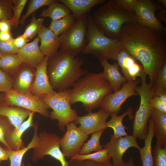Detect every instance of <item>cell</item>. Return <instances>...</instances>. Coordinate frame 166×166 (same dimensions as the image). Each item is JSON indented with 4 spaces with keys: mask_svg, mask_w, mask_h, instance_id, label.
Wrapping results in <instances>:
<instances>
[{
    "mask_svg": "<svg viewBox=\"0 0 166 166\" xmlns=\"http://www.w3.org/2000/svg\"><path fill=\"white\" fill-rule=\"evenodd\" d=\"M69 166H102V164L90 160H77L70 159Z\"/></svg>",
    "mask_w": 166,
    "mask_h": 166,
    "instance_id": "ee69618b",
    "label": "cell"
},
{
    "mask_svg": "<svg viewBox=\"0 0 166 166\" xmlns=\"http://www.w3.org/2000/svg\"><path fill=\"white\" fill-rule=\"evenodd\" d=\"M49 58L47 56H45L42 62L35 68V78L30 90L32 94L42 97L56 92L50 83L48 75Z\"/></svg>",
    "mask_w": 166,
    "mask_h": 166,
    "instance_id": "2e32d148",
    "label": "cell"
},
{
    "mask_svg": "<svg viewBox=\"0 0 166 166\" xmlns=\"http://www.w3.org/2000/svg\"><path fill=\"white\" fill-rule=\"evenodd\" d=\"M84 60L60 50L49 58L47 73L50 83L58 92L72 87L75 82L88 70L83 69Z\"/></svg>",
    "mask_w": 166,
    "mask_h": 166,
    "instance_id": "3957f363",
    "label": "cell"
},
{
    "mask_svg": "<svg viewBox=\"0 0 166 166\" xmlns=\"http://www.w3.org/2000/svg\"><path fill=\"white\" fill-rule=\"evenodd\" d=\"M41 42L40 49L44 56L49 57L55 55L61 47L59 36H56L48 27L43 26L38 33Z\"/></svg>",
    "mask_w": 166,
    "mask_h": 166,
    "instance_id": "44dd1931",
    "label": "cell"
},
{
    "mask_svg": "<svg viewBox=\"0 0 166 166\" xmlns=\"http://www.w3.org/2000/svg\"><path fill=\"white\" fill-rule=\"evenodd\" d=\"M13 39L11 32L0 31V41H6Z\"/></svg>",
    "mask_w": 166,
    "mask_h": 166,
    "instance_id": "681fc988",
    "label": "cell"
},
{
    "mask_svg": "<svg viewBox=\"0 0 166 166\" xmlns=\"http://www.w3.org/2000/svg\"><path fill=\"white\" fill-rule=\"evenodd\" d=\"M148 130L147 136L144 140V147L139 151L140 160L142 166H153L152 150V143L154 136V123L153 117L151 115L149 120Z\"/></svg>",
    "mask_w": 166,
    "mask_h": 166,
    "instance_id": "4316f807",
    "label": "cell"
},
{
    "mask_svg": "<svg viewBox=\"0 0 166 166\" xmlns=\"http://www.w3.org/2000/svg\"><path fill=\"white\" fill-rule=\"evenodd\" d=\"M27 1V0H13L14 5L13 9V14L10 20L13 26L18 27L22 13Z\"/></svg>",
    "mask_w": 166,
    "mask_h": 166,
    "instance_id": "74e56055",
    "label": "cell"
},
{
    "mask_svg": "<svg viewBox=\"0 0 166 166\" xmlns=\"http://www.w3.org/2000/svg\"><path fill=\"white\" fill-rule=\"evenodd\" d=\"M30 111L16 106H11L0 101V115L6 117L14 128L19 127L29 117Z\"/></svg>",
    "mask_w": 166,
    "mask_h": 166,
    "instance_id": "603a6c76",
    "label": "cell"
},
{
    "mask_svg": "<svg viewBox=\"0 0 166 166\" xmlns=\"http://www.w3.org/2000/svg\"><path fill=\"white\" fill-rule=\"evenodd\" d=\"M35 72L34 67L22 62L13 76L12 89L22 93H30V90L35 78Z\"/></svg>",
    "mask_w": 166,
    "mask_h": 166,
    "instance_id": "ac0fdd59",
    "label": "cell"
},
{
    "mask_svg": "<svg viewBox=\"0 0 166 166\" xmlns=\"http://www.w3.org/2000/svg\"><path fill=\"white\" fill-rule=\"evenodd\" d=\"M116 60L128 81L135 80L137 77H140L145 73L142 65L139 64L124 48L119 53Z\"/></svg>",
    "mask_w": 166,
    "mask_h": 166,
    "instance_id": "e0dca14e",
    "label": "cell"
},
{
    "mask_svg": "<svg viewBox=\"0 0 166 166\" xmlns=\"http://www.w3.org/2000/svg\"><path fill=\"white\" fill-rule=\"evenodd\" d=\"M38 37L31 42L27 43L19 49L17 54L22 62L28 64L36 68L43 61L44 56L41 51Z\"/></svg>",
    "mask_w": 166,
    "mask_h": 166,
    "instance_id": "ffe728a7",
    "label": "cell"
},
{
    "mask_svg": "<svg viewBox=\"0 0 166 166\" xmlns=\"http://www.w3.org/2000/svg\"><path fill=\"white\" fill-rule=\"evenodd\" d=\"M39 125L38 123L34 124L33 127L34 133L32 139L27 145L20 150L13 151L6 148L8 159L10 161V166H21L24 154L31 149L36 146L38 140Z\"/></svg>",
    "mask_w": 166,
    "mask_h": 166,
    "instance_id": "484cf974",
    "label": "cell"
},
{
    "mask_svg": "<svg viewBox=\"0 0 166 166\" xmlns=\"http://www.w3.org/2000/svg\"><path fill=\"white\" fill-rule=\"evenodd\" d=\"M87 44L82 52L91 54L99 60H116L120 51L124 48L119 39H112L105 36L96 27L91 18L87 17Z\"/></svg>",
    "mask_w": 166,
    "mask_h": 166,
    "instance_id": "5b68a950",
    "label": "cell"
},
{
    "mask_svg": "<svg viewBox=\"0 0 166 166\" xmlns=\"http://www.w3.org/2000/svg\"><path fill=\"white\" fill-rule=\"evenodd\" d=\"M61 137L55 133H49L46 131L38 134V140L31 156L32 160L36 162L49 155L59 161L61 166H69V162L60 149Z\"/></svg>",
    "mask_w": 166,
    "mask_h": 166,
    "instance_id": "9c48e42d",
    "label": "cell"
},
{
    "mask_svg": "<svg viewBox=\"0 0 166 166\" xmlns=\"http://www.w3.org/2000/svg\"><path fill=\"white\" fill-rule=\"evenodd\" d=\"M44 20V18H36L34 13H33L30 23L27 26L22 35L29 41L32 39L43 26L42 24Z\"/></svg>",
    "mask_w": 166,
    "mask_h": 166,
    "instance_id": "e575fe53",
    "label": "cell"
},
{
    "mask_svg": "<svg viewBox=\"0 0 166 166\" xmlns=\"http://www.w3.org/2000/svg\"><path fill=\"white\" fill-rule=\"evenodd\" d=\"M111 159L108 153V150L105 148L93 153L85 155L77 154L70 159L77 160H90L101 164L105 163Z\"/></svg>",
    "mask_w": 166,
    "mask_h": 166,
    "instance_id": "d6a6232c",
    "label": "cell"
},
{
    "mask_svg": "<svg viewBox=\"0 0 166 166\" xmlns=\"http://www.w3.org/2000/svg\"><path fill=\"white\" fill-rule=\"evenodd\" d=\"M147 75L144 73L141 76V85L137 86L135 89L140 96V103L134 116L132 131V135L136 138L144 140L148 134V122L152 110L151 101L153 97V91L151 84H148L146 82Z\"/></svg>",
    "mask_w": 166,
    "mask_h": 166,
    "instance_id": "8992f818",
    "label": "cell"
},
{
    "mask_svg": "<svg viewBox=\"0 0 166 166\" xmlns=\"http://www.w3.org/2000/svg\"><path fill=\"white\" fill-rule=\"evenodd\" d=\"M160 6V7L158 10L157 12V19L160 21H163L165 23H166V9L162 5L158 3Z\"/></svg>",
    "mask_w": 166,
    "mask_h": 166,
    "instance_id": "c3c4849f",
    "label": "cell"
},
{
    "mask_svg": "<svg viewBox=\"0 0 166 166\" xmlns=\"http://www.w3.org/2000/svg\"><path fill=\"white\" fill-rule=\"evenodd\" d=\"M13 128L14 127L6 117L0 115V142L8 149V146L5 138V135L8 130Z\"/></svg>",
    "mask_w": 166,
    "mask_h": 166,
    "instance_id": "60d3db41",
    "label": "cell"
},
{
    "mask_svg": "<svg viewBox=\"0 0 166 166\" xmlns=\"http://www.w3.org/2000/svg\"><path fill=\"white\" fill-rule=\"evenodd\" d=\"M113 92L102 73H88L78 79L71 89L70 103L81 102L85 110L89 112L101 107L105 97Z\"/></svg>",
    "mask_w": 166,
    "mask_h": 166,
    "instance_id": "7a4b0ae2",
    "label": "cell"
},
{
    "mask_svg": "<svg viewBox=\"0 0 166 166\" xmlns=\"http://www.w3.org/2000/svg\"><path fill=\"white\" fill-rule=\"evenodd\" d=\"M157 2L163 6L165 8H166V0H159Z\"/></svg>",
    "mask_w": 166,
    "mask_h": 166,
    "instance_id": "db71d44e",
    "label": "cell"
},
{
    "mask_svg": "<svg viewBox=\"0 0 166 166\" xmlns=\"http://www.w3.org/2000/svg\"><path fill=\"white\" fill-rule=\"evenodd\" d=\"M54 0H31L28 2V6L26 13L21 17L19 23L23 25L27 18L40 8L44 6H49Z\"/></svg>",
    "mask_w": 166,
    "mask_h": 166,
    "instance_id": "d590c367",
    "label": "cell"
},
{
    "mask_svg": "<svg viewBox=\"0 0 166 166\" xmlns=\"http://www.w3.org/2000/svg\"><path fill=\"white\" fill-rule=\"evenodd\" d=\"M157 96L164 104L166 105V91L157 92L153 93V96Z\"/></svg>",
    "mask_w": 166,
    "mask_h": 166,
    "instance_id": "f907efd6",
    "label": "cell"
},
{
    "mask_svg": "<svg viewBox=\"0 0 166 166\" xmlns=\"http://www.w3.org/2000/svg\"><path fill=\"white\" fill-rule=\"evenodd\" d=\"M69 9L76 20L82 17L95 6L105 2V0H59Z\"/></svg>",
    "mask_w": 166,
    "mask_h": 166,
    "instance_id": "cb8c5ba5",
    "label": "cell"
},
{
    "mask_svg": "<svg viewBox=\"0 0 166 166\" xmlns=\"http://www.w3.org/2000/svg\"><path fill=\"white\" fill-rule=\"evenodd\" d=\"M3 55H2V54L0 53V58Z\"/></svg>",
    "mask_w": 166,
    "mask_h": 166,
    "instance_id": "680465c9",
    "label": "cell"
},
{
    "mask_svg": "<svg viewBox=\"0 0 166 166\" xmlns=\"http://www.w3.org/2000/svg\"><path fill=\"white\" fill-rule=\"evenodd\" d=\"M3 101V95H0V101Z\"/></svg>",
    "mask_w": 166,
    "mask_h": 166,
    "instance_id": "9f6ffc18",
    "label": "cell"
},
{
    "mask_svg": "<svg viewBox=\"0 0 166 166\" xmlns=\"http://www.w3.org/2000/svg\"><path fill=\"white\" fill-rule=\"evenodd\" d=\"M136 139L133 135L116 138L111 136L110 141L103 147L108 150L109 156L112 159L113 165L124 166L125 163L123 156L128 148L134 147L139 151L140 150L141 148L138 144Z\"/></svg>",
    "mask_w": 166,
    "mask_h": 166,
    "instance_id": "5bb4252c",
    "label": "cell"
},
{
    "mask_svg": "<svg viewBox=\"0 0 166 166\" xmlns=\"http://www.w3.org/2000/svg\"><path fill=\"white\" fill-rule=\"evenodd\" d=\"M111 119L105 124L106 128H110L113 130V134L112 135L114 138L121 136H126L128 135L125 131L126 127L122 123V121L124 117L128 116L129 119L132 120L134 119L133 115V109L132 107H129L128 109L121 115L113 113L110 114Z\"/></svg>",
    "mask_w": 166,
    "mask_h": 166,
    "instance_id": "d4e9b609",
    "label": "cell"
},
{
    "mask_svg": "<svg viewBox=\"0 0 166 166\" xmlns=\"http://www.w3.org/2000/svg\"><path fill=\"white\" fill-rule=\"evenodd\" d=\"M96 27L105 36L119 39L123 25L126 22H137L134 12L127 11L116 5L113 0L109 1L91 14Z\"/></svg>",
    "mask_w": 166,
    "mask_h": 166,
    "instance_id": "277c9868",
    "label": "cell"
},
{
    "mask_svg": "<svg viewBox=\"0 0 166 166\" xmlns=\"http://www.w3.org/2000/svg\"><path fill=\"white\" fill-rule=\"evenodd\" d=\"M152 153L153 166H166V148H162L156 142Z\"/></svg>",
    "mask_w": 166,
    "mask_h": 166,
    "instance_id": "8d00e7d4",
    "label": "cell"
},
{
    "mask_svg": "<svg viewBox=\"0 0 166 166\" xmlns=\"http://www.w3.org/2000/svg\"><path fill=\"white\" fill-rule=\"evenodd\" d=\"M8 159V154L6 149L4 148L0 145V162L2 160H7Z\"/></svg>",
    "mask_w": 166,
    "mask_h": 166,
    "instance_id": "816d5d0a",
    "label": "cell"
},
{
    "mask_svg": "<svg viewBox=\"0 0 166 166\" xmlns=\"http://www.w3.org/2000/svg\"><path fill=\"white\" fill-rule=\"evenodd\" d=\"M160 7V5L154 1L137 0L134 11L138 23L158 32L166 34V28L157 18L155 12Z\"/></svg>",
    "mask_w": 166,
    "mask_h": 166,
    "instance_id": "8fae6325",
    "label": "cell"
},
{
    "mask_svg": "<svg viewBox=\"0 0 166 166\" xmlns=\"http://www.w3.org/2000/svg\"><path fill=\"white\" fill-rule=\"evenodd\" d=\"M124 166H136L134 162L132 157H131L128 160L125 164Z\"/></svg>",
    "mask_w": 166,
    "mask_h": 166,
    "instance_id": "f5cc1de1",
    "label": "cell"
},
{
    "mask_svg": "<svg viewBox=\"0 0 166 166\" xmlns=\"http://www.w3.org/2000/svg\"><path fill=\"white\" fill-rule=\"evenodd\" d=\"M18 50L14 45L13 40L6 41H0V53L2 55L17 54Z\"/></svg>",
    "mask_w": 166,
    "mask_h": 166,
    "instance_id": "b9f144b4",
    "label": "cell"
},
{
    "mask_svg": "<svg viewBox=\"0 0 166 166\" xmlns=\"http://www.w3.org/2000/svg\"><path fill=\"white\" fill-rule=\"evenodd\" d=\"M154 123V136L156 142L162 148H166V113L152 108V113Z\"/></svg>",
    "mask_w": 166,
    "mask_h": 166,
    "instance_id": "83f0119b",
    "label": "cell"
},
{
    "mask_svg": "<svg viewBox=\"0 0 166 166\" xmlns=\"http://www.w3.org/2000/svg\"><path fill=\"white\" fill-rule=\"evenodd\" d=\"M26 166H32L29 163H28Z\"/></svg>",
    "mask_w": 166,
    "mask_h": 166,
    "instance_id": "6f0895ef",
    "label": "cell"
},
{
    "mask_svg": "<svg viewBox=\"0 0 166 166\" xmlns=\"http://www.w3.org/2000/svg\"><path fill=\"white\" fill-rule=\"evenodd\" d=\"M76 20L71 13L59 19L52 21L49 28L56 36H59L68 30Z\"/></svg>",
    "mask_w": 166,
    "mask_h": 166,
    "instance_id": "4dcf8cb0",
    "label": "cell"
},
{
    "mask_svg": "<svg viewBox=\"0 0 166 166\" xmlns=\"http://www.w3.org/2000/svg\"><path fill=\"white\" fill-rule=\"evenodd\" d=\"M119 39L141 63L151 83L166 60V34L138 22H128L123 25Z\"/></svg>",
    "mask_w": 166,
    "mask_h": 166,
    "instance_id": "6da1fadb",
    "label": "cell"
},
{
    "mask_svg": "<svg viewBox=\"0 0 166 166\" xmlns=\"http://www.w3.org/2000/svg\"><path fill=\"white\" fill-rule=\"evenodd\" d=\"M140 81L138 79L127 81L124 83L119 90L105 97L101 108L106 110L109 115L113 113L117 114L121 110L122 104L127 98L132 96L138 95L135 89Z\"/></svg>",
    "mask_w": 166,
    "mask_h": 166,
    "instance_id": "4fadbf2b",
    "label": "cell"
},
{
    "mask_svg": "<svg viewBox=\"0 0 166 166\" xmlns=\"http://www.w3.org/2000/svg\"><path fill=\"white\" fill-rule=\"evenodd\" d=\"M102 166H116L113 165L110 160H109L105 163L102 164Z\"/></svg>",
    "mask_w": 166,
    "mask_h": 166,
    "instance_id": "11a10c76",
    "label": "cell"
},
{
    "mask_svg": "<svg viewBox=\"0 0 166 166\" xmlns=\"http://www.w3.org/2000/svg\"><path fill=\"white\" fill-rule=\"evenodd\" d=\"M87 14L76 20L67 31L59 36L61 50L76 56L85 47L87 43Z\"/></svg>",
    "mask_w": 166,
    "mask_h": 166,
    "instance_id": "ba28073f",
    "label": "cell"
},
{
    "mask_svg": "<svg viewBox=\"0 0 166 166\" xmlns=\"http://www.w3.org/2000/svg\"><path fill=\"white\" fill-rule=\"evenodd\" d=\"M136 1L137 0H113V2L116 5L132 12H134V7Z\"/></svg>",
    "mask_w": 166,
    "mask_h": 166,
    "instance_id": "7bdbcfd3",
    "label": "cell"
},
{
    "mask_svg": "<svg viewBox=\"0 0 166 166\" xmlns=\"http://www.w3.org/2000/svg\"><path fill=\"white\" fill-rule=\"evenodd\" d=\"M48 7L43 10L40 16L49 17L52 21L57 20L71 14L69 8L64 4L54 0Z\"/></svg>",
    "mask_w": 166,
    "mask_h": 166,
    "instance_id": "f1b7e54d",
    "label": "cell"
},
{
    "mask_svg": "<svg viewBox=\"0 0 166 166\" xmlns=\"http://www.w3.org/2000/svg\"><path fill=\"white\" fill-rule=\"evenodd\" d=\"M151 105L154 109L166 113V105L162 102L158 97L153 96L151 101Z\"/></svg>",
    "mask_w": 166,
    "mask_h": 166,
    "instance_id": "f6af8a7d",
    "label": "cell"
},
{
    "mask_svg": "<svg viewBox=\"0 0 166 166\" xmlns=\"http://www.w3.org/2000/svg\"><path fill=\"white\" fill-rule=\"evenodd\" d=\"M66 127V131L61 137L60 144L65 157L71 158L78 153L88 135L74 122L68 124Z\"/></svg>",
    "mask_w": 166,
    "mask_h": 166,
    "instance_id": "7c38bea8",
    "label": "cell"
},
{
    "mask_svg": "<svg viewBox=\"0 0 166 166\" xmlns=\"http://www.w3.org/2000/svg\"><path fill=\"white\" fill-rule=\"evenodd\" d=\"M22 63L17 53L3 55L0 58V69L13 76Z\"/></svg>",
    "mask_w": 166,
    "mask_h": 166,
    "instance_id": "f546056e",
    "label": "cell"
},
{
    "mask_svg": "<svg viewBox=\"0 0 166 166\" xmlns=\"http://www.w3.org/2000/svg\"><path fill=\"white\" fill-rule=\"evenodd\" d=\"M100 61L104 69L102 73L103 75L111 86L113 92L118 91L121 89V85L128 81L119 72L117 62H116L113 64H111L106 59Z\"/></svg>",
    "mask_w": 166,
    "mask_h": 166,
    "instance_id": "7402d4cb",
    "label": "cell"
},
{
    "mask_svg": "<svg viewBox=\"0 0 166 166\" xmlns=\"http://www.w3.org/2000/svg\"><path fill=\"white\" fill-rule=\"evenodd\" d=\"M29 41L22 35L18 36L13 39L14 45L19 49L25 46Z\"/></svg>",
    "mask_w": 166,
    "mask_h": 166,
    "instance_id": "bcb514c9",
    "label": "cell"
},
{
    "mask_svg": "<svg viewBox=\"0 0 166 166\" xmlns=\"http://www.w3.org/2000/svg\"><path fill=\"white\" fill-rule=\"evenodd\" d=\"M13 7V0H0V20H10Z\"/></svg>",
    "mask_w": 166,
    "mask_h": 166,
    "instance_id": "f35d334b",
    "label": "cell"
},
{
    "mask_svg": "<svg viewBox=\"0 0 166 166\" xmlns=\"http://www.w3.org/2000/svg\"></svg>",
    "mask_w": 166,
    "mask_h": 166,
    "instance_id": "91938a15",
    "label": "cell"
},
{
    "mask_svg": "<svg viewBox=\"0 0 166 166\" xmlns=\"http://www.w3.org/2000/svg\"><path fill=\"white\" fill-rule=\"evenodd\" d=\"M34 112H30L27 119L18 128H13L8 130L5 135L6 141L9 149L13 151L22 149L25 147L22 137L24 132L34 124L33 117Z\"/></svg>",
    "mask_w": 166,
    "mask_h": 166,
    "instance_id": "d6986e66",
    "label": "cell"
},
{
    "mask_svg": "<svg viewBox=\"0 0 166 166\" xmlns=\"http://www.w3.org/2000/svg\"><path fill=\"white\" fill-rule=\"evenodd\" d=\"M71 89L56 92L42 97L43 101L52 109L49 118L52 120H57L60 130L65 131L68 124L74 122L77 116V112L71 107L69 95Z\"/></svg>",
    "mask_w": 166,
    "mask_h": 166,
    "instance_id": "52a82bcc",
    "label": "cell"
},
{
    "mask_svg": "<svg viewBox=\"0 0 166 166\" xmlns=\"http://www.w3.org/2000/svg\"><path fill=\"white\" fill-rule=\"evenodd\" d=\"M2 101L6 105L16 106L30 112L37 113L49 117V107L43 101L42 97L31 93L24 94L13 89L4 93Z\"/></svg>",
    "mask_w": 166,
    "mask_h": 166,
    "instance_id": "30bf717a",
    "label": "cell"
},
{
    "mask_svg": "<svg viewBox=\"0 0 166 166\" xmlns=\"http://www.w3.org/2000/svg\"><path fill=\"white\" fill-rule=\"evenodd\" d=\"M105 128L98 131L92 135L90 139L84 143L79 152V155H85L91 153L92 152H97L102 149L100 142L101 136Z\"/></svg>",
    "mask_w": 166,
    "mask_h": 166,
    "instance_id": "1f68e13d",
    "label": "cell"
},
{
    "mask_svg": "<svg viewBox=\"0 0 166 166\" xmlns=\"http://www.w3.org/2000/svg\"><path fill=\"white\" fill-rule=\"evenodd\" d=\"M150 83L153 93L166 91V60L157 73L152 81Z\"/></svg>",
    "mask_w": 166,
    "mask_h": 166,
    "instance_id": "836d02e7",
    "label": "cell"
},
{
    "mask_svg": "<svg viewBox=\"0 0 166 166\" xmlns=\"http://www.w3.org/2000/svg\"><path fill=\"white\" fill-rule=\"evenodd\" d=\"M13 85V76L0 69V93L10 91Z\"/></svg>",
    "mask_w": 166,
    "mask_h": 166,
    "instance_id": "ab89813d",
    "label": "cell"
},
{
    "mask_svg": "<svg viewBox=\"0 0 166 166\" xmlns=\"http://www.w3.org/2000/svg\"><path fill=\"white\" fill-rule=\"evenodd\" d=\"M12 23L10 20H0V31L10 32Z\"/></svg>",
    "mask_w": 166,
    "mask_h": 166,
    "instance_id": "7dc6e473",
    "label": "cell"
},
{
    "mask_svg": "<svg viewBox=\"0 0 166 166\" xmlns=\"http://www.w3.org/2000/svg\"><path fill=\"white\" fill-rule=\"evenodd\" d=\"M109 116L105 109L101 108L97 112H89L83 116H77L74 122L82 131L89 135L98 131L105 129L106 120Z\"/></svg>",
    "mask_w": 166,
    "mask_h": 166,
    "instance_id": "9a60e30c",
    "label": "cell"
}]
</instances>
